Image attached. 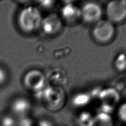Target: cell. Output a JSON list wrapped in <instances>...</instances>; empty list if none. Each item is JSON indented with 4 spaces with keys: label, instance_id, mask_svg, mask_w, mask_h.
Segmentation results:
<instances>
[{
    "label": "cell",
    "instance_id": "obj_1",
    "mask_svg": "<svg viewBox=\"0 0 126 126\" xmlns=\"http://www.w3.org/2000/svg\"><path fill=\"white\" fill-rule=\"evenodd\" d=\"M43 17L39 9L29 6L20 11L18 16V24L24 33H31L40 28Z\"/></svg>",
    "mask_w": 126,
    "mask_h": 126
},
{
    "label": "cell",
    "instance_id": "obj_2",
    "mask_svg": "<svg viewBox=\"0 0 126 126\" xmlns=\"http://www.w3.org/2000/svg\"><path fill=\"white\" fill-rule=\"evenodd\" d=\"M42 93V98L49 110L53 111L61 109L65 101V94L60 87H49L44 88Z\"/></svg>",
    "mask_w": 126,
    "mask_h": 126
},
{
    "label": "cell",
    "instance_id": "obj_3",
    "mask_svg": "<svg viewBox=\"0 0 126 126\" xmlns=\"http://www.w3.org/2000/svg\"><path fill=\"white\" fill-rule=\"evenodd\" d=\"M115 33L113 24L109 20L101 19L95 23L92 34L94 40L101 43L110 41Z\"/></svg>",
    "mask_w": 126,
    "mask_h": 126
},
{
    "label": "cell",
    "instance_id": "obj_4",
    "mask_svg": "<svg viewBox=\"0 0 126 126\" xmlns=\"http://www.w3.org/2000/svg\"><path fill=\"white\" fill-rule=\"evenodd\" d=\"M46 77L41 71L32 69L27 72L23 78V84L27 89L39 93L45 88Z\"/></svg>",
    "mask_w": 126,
    "mask_h": 126
},
{
    "label": "cell",
    "instance_id": "obj_5",
    "mask_svg": "<svg viewBox=\"0 0 126 126\" xmlns=\"http://www.w3.org/2000/svg\"><path fill=\"white\" fill-rule=\"evenodd\" d=\"M98 98L101 102V111L100 112L109 114H111L120 100V94L113 88L105 89L100 91Z\"/></svg>",
    "mask_w": 126,
    "mask_h": 126
},
{
    "label": "cell",
    "instance_id": "obj_6",
    "mask_svg": "<svg viewBox=\"0 0 126 126\" xmlns=\"http://www.w3.org/2000/svg\"><path fill=\"white\" fill-rule=\"evenodd\" d=\"M106 15L111 23H121L126 18V1H110L106 7Z\"/></svg>",
    "mask_w": 126,
    "mask_h": 126
},
{
    "label": "cell",
    "instance_id": "obj_7",
    "mask_svg": "<svg viewBox=\"0 0 126 126\" xmlns=\"http://www.w3.org/2000/svg\"><path fill=\"white\" fill-rule=\"evenodd\" d=\"M81 18L87 23H96L101 20L102 14L100 6L94 2H89L84 4L81 9Z\"/></svg>",
    "mask_w": 126,
    "mask_h": 126
},
{
    "label": "cell",
    "instance_id": "obj_8",
    "mask_svg": "<svg viewBox=\"0 0 126 126\" xmlns=\"http://www.w3.org/2000/svg\"><path fill=\"white\" fill-rule=\"evenodd\" d=\"M62 19L56 13H50L43 18L40 28L44 33L48 35H54L62 30Z\"/></svg>",
    "mask_w": 126,
    "mask_h": 126
},
{
    "label": "cell",
    "instance_id": "obj_9",
    "mask_svg": "<svg viewBox=\"0 0 126 126\" xmlns=\"http://www.w3.org/2000/svg\"><path fill=\"white\" fill-rule=\"evenodd\" d=\"M63 18L65 21L73 23L81 18V9L71 3H67L63 6L61 10Z\"/></svg>",
    "mask_w": 126,
    "mask_h": 126
},
{
    "label": "cell",
    "instance_id": "obj_10",
    "mask_svg": "<svg viewBox=\"0 0 126 126\" xmlns=\"http://www.w3.org/2000/svg\"><path fill=\"white\" fill-rule=\"evenodd\" d=\"M31 103L27 99L19 97L15 99L11 103V109L13 113L16 116H25L31 109Z\"/></svg>",
    "mask_w": 126,
    "mask_h": 126
},
{
    "label": "cell",
    "instance_id": "obj_11",
    "mask_svg": "<svg viewBox=\"0 0 126 126\" xmlns=\"http://www.w3.org/2000/svg\"><path fill=\"white\" fill-rule=\"evenodd\" d=\"M91 126H113V120L111 114L98 112L94 116Z\"/></svg>",
    "mask_w": 126,
    "mask_h": 126
},
{
    "label": "cell",
    "instance_id": "obj_12",
    "mask_svg": "<svg viewBox=\"0 0 126 126\" xmlns=\"http://www.w3.org/2000/svg\"><path fill=\"white\" fill-rule=\"evenodd\" d=\"M94 116L87 112H82L78 116L76 123L78 126H91Z\"/></svg>",
    "mask_w": 126,
    "mask_h": 126
},
{
    "label": "cell",
    "instance_id": "obj_13",
    "mask_svg": "<svg viewBox=\"0 0 126 126\" xmlns=\"http://www.w3.org/2000/svg\"><path fill=\"white\" fill-rule=\"evenodd\" d=\"M90 99L91 97L89 94L81 93L74 97L73 103L76 107H84L89 103Z\"/></svg>",
    "mask_w": 126,
    "mask_h": 126
},
{
    "label": "cell",
    "instance_id": "obj_14",
    "mask_svg": "<svg viewBox=\"0 0 126 126\" xmlns=\"http://www.w3.org/2000/svg\"><path fill=\"white\" fill-rule=\"evenodd\" d=\"M114 66L119 71H124L126 69V54L120 53L114 60Z\"/></svg>",
    "mask_w": 126,
    "mask_h": 126
},
{
    "label": "cell",
    "instance_id": "obj_15",
    "mask_svg": "<svg viewBox=\"0 0 126 126\" xmlns=\"http://www.w3.org/2000/svg\"><path fill=\"white\" fill-rule=\"evenodd\" d=\"M117 115L121 121L126 123V102L123 103L118 108Z\"/></svg>",
    "mask_w": 126,
    "mask_h": 126
},
{
    "label": "cell",
    "instance_id": "obj_16",
    "mask_svg": "<svg viewBox=\"0 0 126 126\" xmlns=\"http://www.w3.org/2000/svg\"><path fill=\"white\" fill-rule=\"evenodd\" d=\"M15 124V121L12 117L5 116L2 119V126H14Z\"/></svg>",
    "mask_w": 126,
    "mask_h": 126
},
{
    "label": "cell",
    "instance_id": "obj_17",
    "mask_svg": "<svg viewBox=\"0 0 126 126\" xmlns=\"http://www.w3.org/2000/svg\"><path fill=\"white\" fill-rule=\"evenodd\" d=\"M7 79V74L3 68L0 67V86L4 84Z\"/></svg>",
    "mask_w": 126,
    "mask_h": 126
},
{
    "label": "cell",
    "instance_id": "obj_18",
    "mask_svg": "<svg viewBox=\"0 0 126 126\" xmlns=\"http://www.w3.org/2000/svg\"><path fill=\"white\" fill-rule=\"evenodd\" d=\"M37 126H54L53 123L50 121L47 120H42L38 123Z\"/></svg>",
    "mask_w": 126,
    "mask_h": 126
},
{
    "label": "cell",
    "instance_id": "obj_19",
    "mask_svg": "<svg viewBox=\"0 0 126 126\" xmlns=\"http://www.w3.org/2000/svg\"><path fill=\"white\" fill-rule=\"evenodd\" d=\"M39 3H40V5L44 8H50V7L53 5V3H54L53 1H48V3H47V1H41Z\"/></svg>",
    "mask_w": 126,
    "mask_h": 126
},
{
    "label": "cell",
    "instance_id": "obj_20",
    "mask_svg": "<svg viewBox=\"0 0 126 126\" xmlns=\"http://www.w3.org/2000/svg\"><path fill=\"white\" fill-rule=\"evenodd\" d=\"M59 126H65V125H60Z\"/></svg>",
    "mask_w": 126,
    "mask_h": 126
}]
</instances>
